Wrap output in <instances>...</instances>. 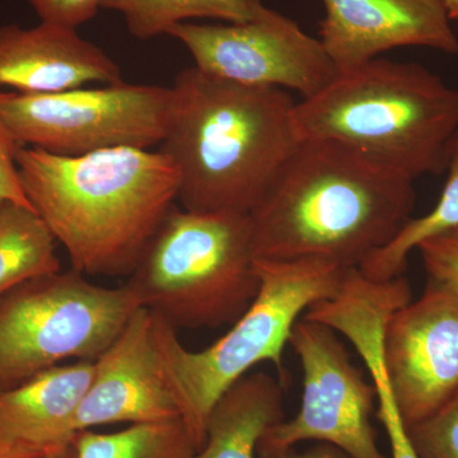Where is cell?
Here are the masks:
<instances>
[{
    "mask_svg": "<svg viewBox=\"0 0 458 458\" xmlns=\"http://www.w3.org/2000/svg\"><path fill=\"white\" fill-rule=\"evenodd\" d=\"M414 181L334 140H301L249 214L260 260L360 269L411 218Z\"/></svg>",
    "mask_w": 458,
    "mask_h": 458,
    "instance_id": "cell-1",
    "label": "cell"
},
{
    "mask_svg": "<svg viewBox=\"0 0 458 458\" xmlns=\"http://www.w3.org/2000/svg\"><path fill=\"white\" fill-rule=\"evenodd\" d=\"M16 161L33 210L84 276L131 274L179 197V171L161 150L59 156L20 146Z\"/></svg>",
    "mask_w": 458,
    "mask_h": 458,
    "instance_id": "cell-2",
    "label": "cell"
},
{
    "mask_svg": "<svg viewBox=\"0 0 458 458\" xmlns=\"http://www.w3.org/2000/svg\"><path fill=\"white\" fill-rule=\"evenodd\" d=\"M162 153L180 174L177 200L198 213L250 214L301 143L288 90L183 69Z\"/></svg>",
    "mask_w": 458,
    "mask_h": 458,
    "instance_id": "cell-3",
    "label": "cell"
},
{
    "mask_svg": "<svg viewBox=\"0 0 458 458\" xmlns=\"http://www.w3.org/2000/svg\"><path fill=\"white\" fill-rule=\"evenodd\" d=\"M301 140H327L415 181L445 171L458 89L417 63L370 60L297 102Z\"/></svg>",
    "mask_w": 458,
    "mask_h": 458,
    "instance_id": "cell-4",
    "label": "cell"
},
{
    "mask_svg": "<svg viewBox=\"0 0 458 458\" xmlns=\"http://www.w3.org/2000/svg\"><path fill=\"white\" fill-rule=\"evenodd\" d=\"M352 269L319 259H256L260 289L233 327L212 345L191 352L177 331L156 316V336L165 381L199 450L214 403L258 364L270 361L285 386L283 352L301 316L339 293Z\"/></svg>",
    "mask_w": 458,
    "mask_h": 458,
    "instance_id": "cell-5",
    "label": "cell"
},
{
    "mask_svg": "<svg viewBox=\"0 0 458 458\" xmlns=\"http://www.w3.org/2000/svg\"><path fill=\"white\" fill-rule=\"evenodd\" d=\"M125 285L176 331L233 324L260 289L249 214L174 205Z\"/></svg>",
    "mask_w": 458,
    "mask_h": 458,
    "instance_id": "cell-6",
    "label": "cell"
},
{
    "mask_svg": "<svg viewBox=\"0 0 458 458\" xmlns=\"http://www.w3.org/2000/svg\"><path fill=\"white\" fill-rule=\"evenodd\" d=\"M128 286L93 284L81 271H56L0 297V393L63 360H96L140 309Z\"/></svg>",
    "mask_w": 458,
    "mask_h": 458,
    "instance_id": "cell-7",
    "label": "cell"
},
{
    "mask_svg": "<svg viewBox=\"0 0 458 458\" xmlns=\"http://www.w3.org/2000/svg\"><path fill=\"white\" fill-rule=\"evenodd\" d=\"M172 108V87L123 81L54 95L7 92L0 101V120L18 146L84 156L113 148L158 146Z\"/></svg>",
    "mask_w": 458,
    "mask_h": 458,
    "instance_id": "cell-8",
    "label": "cell"
},
{
    "mask_svg": "<svg viewBox=\"0 0 458 458\" xmlns=\"http://www.w3.org/2000/svg\"><path fill=\"white\" fill-rule=\"evenodd\" d=\"M289 345L302 366V403L293 419H283L265 432L258 456L278 458L298 443L318 441L336 445L352 458H388L379 450L370 423L375 386L354 366L336 331L301 318Z\"/></svg>",
    "mask_w": 458,
    "mask_h": 458,
    "instance_id": "cell-9",
    "label": "cell"
},
{
    "mask_svg": "<svg viewBox=\"0 0 458 458\" xmlns=\"http://www.w3.org/2000/svg\"><path fill=\"white\" fill-rule=\"evenodd\" d=\"M167 35L185 45L195 68L229 82L297 90L310 98L339 74L318 38L270 8L249 22H183Z\"/></svg>",
    "mask_w": 458,
    "mask_h": 458,
    "instance_id": "cell-10",
    "label": "cell"
},
{
    "mask_svg": "<svg viewBox=\"0 0 458 458\" xmlns=\"http://www.w3.org/2000/svg\"><path fill=\"white\" fill-rule=\"evenodd\" d=\"M386 372L406 427L458 394V295L432 282L386 322Z\"/></svg>",
    "mask_w": 458,
    "mask_h": 458,
    "instance_id": "cell-11",
    "label": "cell"
},
{
    "mask_svg": "<svg viewBox=\"0 0 458 458\" xmlns=\"http://www.w3.org/2000/svg\"><path fill=\"white\" fill-rule=\"evenodd\" d=\"M181 419L162 369L156 316L132 313L119 336L95 360L92 381L75 411L74 434L110 424L165 423Z\"/></svg>",
    "mask_w": 458,
    "mask_h": 458,
    "instance_id": "cell-12",
    "label": "cell"
},
{
    "mask_svg": "<svg viewBox=\"0 0 458 458\" xmlns=\"http://www.w3.org/2000/svg\"><path fill=\"white\" fill-rule=\"evenodd\" d=\"M319 38L337 73L386 51L423 47L458 54V38L443 0H322Z\"/></svg>",
    "mask_w": 458,
    "mask_h": 458,
    "instance_id": "cell-13",
    "label": "cell"
},
{
    "mask_svg": "<svg viewBox=\"0 0 458 458\" xmlns=\"http://www.w3.org/2000/svg\"><path fill=\"white\" fill-rule=\"evenodd\" d=\"M123 82L120 66L77 30L41 22L0 27V86L17 95H54L89 83Z\"/></svg>",
    "mask_w": 458,
    "mask_h": 458,
    "instance_id": "cell-14",
    "label": "cell"
},
{
    "mask_svg": "<svg viewBox=\"0 0 458 458\" xmlns=\"http://www.w3.org/2000/svg\"><path fill=\"white\" fill-rule=\"evenodd\" d=\"M95 360L51 367L0 393V442L51 448L69 445L75 411L92 381Z\"/></svg>",
    "mask_w": 458,
    "mask_h": 458,
    "instance_id": "cell-15",
    "label": "cell"
},
{
    "mask_svg": "<svg viewBox=\"0 0 458 458\" xmlns=\"http://www.w3.org/2000/svg\"><path fill=\"white\" fill-rule=\"evenodd\" d=\"M279 378L247 373L216 400L205 426L197 458H256L265 432L283 419Z\"/></svg>",
    "mask_w": 458,
    "mask_h": 458,
    "instance_id": "cell-16",
    "label": "cell"
},
{
    "mask_svg": "<svg viewBox=\"0 0 458 458\" xmlns=\"http://www.w3.org/2000/svg\"><path fill=\"white\" fill-rule=\"evenodd\" d=\"M55 237L38 214L17 204L0 207V297L27 280L60 271Z\"/></svg>",
    "mask_w": 458,
    "mask_h": 458,
    "instance_id": "cell-17",
    "label": "cell"
},
{
    "mask_svg": "<svg viewBox=\"0 0 458 458\" xmlns=\"http://www.w3.org/2000/svg\"><path fill=\"white\" fill-rule=\"evenodd\" d=\"M445 188L436 207L419 218H410L388 245L373 252L360 267L366 278L386 282L403 276L408 259L428 238L458 228V129L452 135L445 158Z\"/></svg>",
    "mask_w": 458,
    "mask_h": 458,
    "instance_id": "cell-18",
    "label": "cell"
},
{
    "mask_svg": "<svg viewBox=\"0 0 458 458\" xmlns=\"http://www.w3.org/2000/svg\"><path fill=\"white\" fill-rule=\"evenodd\" d=\"M101 8L119 12L131 35L149 40L192 18L243 23L260 16L267 7L261 0H102Z\"/></svg>",
    "mask_w": 458,
    "mask_h": 458,
    "instance_id": "cell-19",
    "label": "cell"
},
{
    "mask_svg": "<svg viewBox=\"0 0 458 458\" xmlns=\"http://www.w3.org/2000/svg\"><path fill=\"white\" fill-rule=\"evenodd\" d=\"M72 443L77 458H197L199 451L182 419L114 433L82 430Z\"/></svg>",
    "mask_w": 458,
    "mask_h": 458,
    "instance_id": "cell-20",
    "label": "cell"
},
{
    "mask_svg": "<svg viewBox=\"0 0 458 458\" xmlns=\"http://www.w3.org/2000/svg\"><path fill=\"white\" fill-rule=\"evenodd\" d=\"M382 339L384 325L376 319H364L352 325L348 331V340L366 364L372 384L375 386L378 418L384 424L390 442V458H419L414 445L410 441L408 427L401 417L390 379L386 372Z\"/></svg>",
    "mask_w": 458,
    "mask_h": 458,
    "instance_id": "cell-21",
    "label": "cell"
},
{
    "mask_svg": "<svg viewBox=\"0 0 458 458\" xmlns=\"http://www.w3.org/2000/svg\"><path fill=\"white\" fill-rule=\"evenodd\" d=\"M408 433L419 458H458V394Z\"/></svg>",
    "mask_w": 458,
    "mask_h": 458,
    "instance_id": "cell-22",
    "label": "cell"
},
{
    "mask_svg": "<svg viewBox=\"0 0 458 458\" xmlns=\"http://www.w3.org/2000/svg\"><path fill=\"white\" fill-rule=\"evenodd\" d=\"M428 282L458 295V228L423 241L417 247Z\"/></svg>",
    "mask_w": 458,
    "mask_h": 458,
    "instance_id": "cell-23",
    "label": "cell"
},
{
    "mask_svg": "<svg viewBox=\"0 0 458 458\" xmlns=\"http://www.w3.org/2000/svg\"><path fill=\"white\" fill-rule=\"evenodd\" d=\"M41 22L77 30L98 14L102 0H29Z\"/></svg>",
    "mask_w": 458,
    "mask_h": 458,
    "instance_id": "cell-24",
    "label": "cell"
},
{
    "mask_svg": "<svg viewBox=\"0 0 458 458\" xmlns=\"http://www.w3.org/2000/svg\"><path fill=\"white\" fill-rule=\"evenodd\" d=\"M5 93L0 92V101ZM18 144L9 134L0 120V207L4 204H17L33 209L21 185L16 155Z\"/></svg>",
    "mask_w": 458,
    "mask_h": 458,
    "instance_id": "cell-25",
    "label": "cell"
},
{
    "mask_svg": "<svg viewBox=\"0 0 458 458\" xmlns=\"http://www.w3.org/2000/svg\"><path fill=\"white\" fill-rule=\"evenodd\" d=\"M278 458H352L351 454H346L342 448L330 443L319 442V445L303 452H297L294 448L286 451Z\"/></svg>",
    "mask_w": 458,
    "mask_h": 458,
    "instance_id": "cell-26",
    "label": "cell"
},
{
    "mask_svg": "<svg viewBox=\"0 0 458 458\" xmlns=\"http://www.w3.org/2000/svg\"><path fill=\"white\" fill-rule=\"evenodd\" d=\"M51 450L23 443L0 442V458H44Z\"/></svg>",
    "mask_w": 458,
    "mask_h": 458,
    "instance_id": "cell-27",
    "label": "cell"
},
{
    "mask_svg": "<svg viewBox=\"0 0 458 458\" xmlns=\"http://www.w3.org/2000/svg\"><path fill=\"white\" fill-rule=\"evenodd\" d=\"M44 458H77L75 454L73 443L62 445V447H55L47 452Z\"/></svg>",
    "mask_w": 458,
    "mask_h": 458,
    "instance_id": "cell-28",
    "label": "cell"
},
{
    "mask_svg": "<svg viewBox=\"0 0 458 458\" xmlns=\"http://www.w3.org/2000/svg\"><path fill=\"white\" fill-rule=\"evenodd\" d=\"M451 20H458V0H443Z\"/></svg>",
    "mask_w": 458,
    "mask_h": 458,
    "instance_id": "cell-29",
    "label": "cell"
}]
</instances>
